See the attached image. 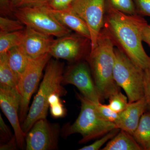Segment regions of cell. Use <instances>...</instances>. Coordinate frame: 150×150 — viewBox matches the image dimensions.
<instances>
[{
    "label": "cell",
    "instance_id": "6da1fadb",
    "mask_svg": "<svg viewBox=\"0 0 150 150\" xmlns=\"http://www.w3.org/2000/svg\"><path fill=\"white\" fill-rule=\"evenodd\" d=\"M146 23L139 14H126L108 4L103 28L115 46L144 70L150 66V57L142 45V30Z\"/></svg>",
    "mask_w": 150,
    "mask_h": 150
},
{
    "label": "cell",
    "instance_id": "7a4b0ae2",
    "mask_svg": "<svg viewBox=\"0 0 150 150\" xmlns=\"http://www.w3.org/2000/svg\"><path fill=\"white\" fill-rule=\"evenodd\" d=\"M114 48L112 40L102 28L96 46L91 49L86 57L100 102L121 91L113 78Z\"/></svg>",
    "mask_w": 150,
    "mask_h": 150
},
{
    "label": "cell",
    "instance_id": "3957f363",
    "mask_svg": "<svg viewBox=\"0 0 150 150\" xmlns=\"http://www.w3.org/2000/svg\"><path fill=\"white\" fill-rule=\"evenodd\" d=\"M63 74L62 63L57 59H50L46 65L45 74L38 91L22 125V129L26 135L36 121L46 118L49 107L48 99L51 95L57 93L61 96L66 95L67 91L62 86Z\"/></svg>",
    "mask_w": 150,
    "mask_h": 150
},
{
    "label": "cell",
    "instance_id": "277c9868",
    "mask_svg": "<svg viewBox=\"0 0 150 150\" xmlns=\"http://www.w3.org/2000/svg\"><path fill=\"white\" fill-rule=\"evenodd\" d=\"M76 93L81 103V111L74 123L67 128L66 135L79 133L82 137L79 143L84 144L118 128L115 123L105 121L100 116L95 103L82 95Z\"/></svg>",
    "mask_w": 150,
    "mask_h": 150
},
{
    "label": "cell",
    "instance_id": "5b68a950",
    "mask_svg": "<svg viewBox=\"0 0 150 150\" xmlns=\"http://www.w3.org/2000/svg\"><path fill=\"white\" fill-rule=\"evenodd\" d=\"M115 64L113 78L115 82L126 92L129 103L144 97V70L137 66L124 52L114 48Z\"/></svg>",
    "mask_w": 150,
    "mask_h": 150
},
{
    "label": "cell",
    "instance_id": "8992f818",
    "mask_svg": "<svg viewBox=\"0 0 150 150\" xmlns=\"http://www.w3.org/2000/svg\"><path fill=\"white\" fill-rule=\"evenodd\" d=\"M14 16L24 25L38 31L57 38L71 33V30L63 25L48 9V6L16 9Z\"/></svg>",
    "mask_w": 150,
    "mask_h": 150
},
{
    "label": "cell",
    "instance_id": "52a82bcc",
    "mask_svg": "<svg viewBox=\"0 0 150 150\" xmlns=\"http://www.w3.org/2000/svg\"><path fill=\"white\" fill-rule=\"evenodd\" d=\"M48 53L35 58L28 57V62L24 72L18 84V90L21 100L19 112L20 123L25 120L31 97L36 91L44 68L51 59Z\"/></svg>",
    "mask_w": 150,
    "mask_h": 150
},
{
    "label": "cell",
    "instance_id": "ba28073f",
    "mask_svg": "<svg viewBox=\"0 0 150 150\" xmlns=\"http://www.w3.org/2000/svg\"><path fill=\"white\" fill-rule=\"evenodd\" d=\"M106 0H74L71 7L86 23L91 35V49L96 45L97 40L103 24Z\"/></svg>",
    "mask_w": 150,
    "mask_h": 150
},
{
    "label": "cell",
    "instance_id": "9c48e42d",
    "mask_svg": "<svg viewBox=\"0 0 150 150\" xmlns=\"http://www.w3.org/2000/svg\"><path fill=\"white\" fill-rule=\"evenodd\" d=\"M89 43L91 42L88 38L71 33L54 40L48 54L57 59L79 62L86 55Z\"/></svg>",
    "mask_w": 150,
    "mask_h": 150
},
{
    "label": "cell",
    "instance_id": "30bf717a",
    "mask_svg": "<svg viewBox=\"0 0 150 150\" xmlns=\"http://www.w3.org/2000/svg\"><path fill=\"white\" fill-rule=\"evenodd\" d=\"M90 69L87 63L79 61L64 73L62 84L75 86L84 97L97 105L101 102Z\"/></svg>",
    "mask_w": 150,
    "mask_h": 150
},
{
    "label": "cell",
    "instance_id": "8fae6325",
    "mask_svg": "<svg viewBox=\"0 0 150 150\" xmlns=\"http://www.w3.org/2000/svg\"><path fill=\"white\" fill-rule=\"evenodd\" d=\"M20 94L16 88L0 86V106L13 128L18 147L23 149L26 135L20 126L18 111L21 104Z\"/></svg>",
    "mask_w": 150,
    "mask_h": 150
},
{
    "label": "cell",
    "instance_id": "7c38bea8",
    "mask_svg": "<svg viewBox=\"0 0 150 150\" xmlns=\"http://www.w3.org/2000/svg\"><path fill=\"white\" fill-rule=\"evenodd\" d=\"M59 129L46 118L35 123L25 138L26 150H51L58 149Z\"/></svg>",
    "mask_w": 150,
    "mask_h": 150
},
{
    "label": "cell",
    "instance_id": "4fadbf2b",
    "mask_svg": "<svg viewBox=\"0 0 150 150\" xmlns=\"http://www.w3.org/2000/svg\"><path fill=\"white\" fill-rule=\"evenodd\" d=\"M52 36L25 27L24 37L20 46L28 57L37 58L48 53L54 40Z\"/></svg>",
    "mask_w": 150,
    "mask_h": 150
},
{
    "label": "cell",
    "instance_id": "5bb4252c",
    "mask_svg": "<svg viewBox=\"0 0 150 150\" xmlns=\"http://www.w3.org/2000/svg\"><path fill=\"white\" fill-rule=\"evenodd\" d=\"M147 109V105L144 98L129 103L126 108L118 113V118L115 123L117 128L124 130L133 136L140 119Z\"/></svg>",
    "mask_w": 150,
    "mask_h": 150
},
{
    "label": "cell",
    "instance_id": "9a60e30c",
    "mask_svg": "<svg viewBox=\"0 0 150 150\" xmlns=\"http://www.w3.org/2000/svg\"><path fill=\"white\" fill-rule=\"evenodd\" d=\"M49 10L63 25L91 40V35L88 26L71 8L56 10L48 6Z\"/></svg>",
    "mask_w": 150,
    "mask_h": 150
},
{
    "label": "cell",
    "instance_id": "2e32d148",
    "mask_svg": "<svg viewBox=\"0 0 150 150\" xmlns=\"http://www.w3.org/2000/svg\"><path fill=\"white\" fill-rule=\"evenodd\" d=\"M7 55L9 65L18 86L19 81L27 67L28 57L20 45L9 50L7 52Z\"/></svg>",
    "mask_w": 150,
    "mask_h": 150
},
{
    "label": "cell",
    "instance_id": "e0dca14e",
    "mask_svg": "<svg viewBox=\"0 0 150 150\" xmlns=\"http://www.w3.org/2000/svg\"><path fill=\"white\" fill-rule=\"evenodd\" d=\"M103 150H143L132 135L120 129Z\"/></svg>",
    "mask_w": 150,
    "mask_h": 150
},
{
    "label": "cell",
    "instance_id": "ac0fdd59",
    "mask_svg": "<svg viewBox=\"0 0 150 150\" xmlns=\"http://www.w3.org/2000/svg\"><path fill=\"white\" fill-rule=\"evenodd\" d=\"M133 136L143 150H150V110L142 115Z\"/></svg>",
    "mask_w": 150,
    "mask_h": 150
},
{
    "label": "cell",
    "instance_id": "d6986e66",
    "mask_svg": "<svg viewBox=\"0 0 150 150\" xmlns=\"http://www.w3.org/2000/svg\"><path fill=\"white\" fill-rule=\"evenodd\" d=\"M0 86L18 90L17 83L9 65L7 53L0 54Z\"/></svg>",
    "mask_w": 150,
    "mask_h": 150
},
{
    "label": "cell",
    "instance_id": "ffe728a7",
    "mask_svg": "<svg viewBox=\"0 0 150 150\" xmlns=\"http://www.w3.org/2000/svg\"><path fill=\"white\" fill-rule=\"evenodd\" d=\"M24 29L8 33H0V54H5L11 48L21 45Z\"/></svg>",
    "mask_w": 150,
    "mask_h": 150
},
{
    "label": "cell",
    "instance_id": "44dd1931",
    "mask_svg": "<svg viewBox=\"0 0 150 150\" xmlns=\"http://www.w3.org/2000/svg\"><path fill=\"white\" fill-rule=\"evenodd\" d=\"M108 4L113 8L130 15H137L133 0H107Z\"/></svg>",
    "mask_w": 150,
    "mask_h": 150
},
{
    "label": "cell",
    "instance_id": "7402d4cb",
    "mask_svg": "<svg viewBox=\"0 0 150 150\" xmlns=\"http://www.w3.org/2000/svg\"><path fill=\"white\" fill-rule=\"evenodd\" d=\"M24 25L18 20L6 16L0 17V33H8L24 29Z\"/></svg>",
    "mask_w": 150,
    "mask_h": 150
},
{
    "label": "cell",
    "instance_id": "603a6c76",
    "mask_svg": "<svg viewBox=\"0 0 150 150\" xmlns=\"http://www.w3.org/2000/svg\"><path fill=\"white\" fill-rule=\"evenodd\" d=\"M61 96L59 94L54 93L51 95L48 99L50 112L54 118H62L66 115V111L60 99Z\"/></svg>",
    "mask_w": 150,
    "mask_h": 150
},
{
    "label": "cell",
    "instance_id": "cb8c5ba5",
    "mask_svg": "<svg viewBox=\"0 0 150 150\" xmlns=\"http://www.w3.org/2000/svg\"><path fill=\"white\" fill-rule=\"evenodd\" d=\"M128 97L121 93V91L112 95L109 98L108 106L115 112H122L128 105Z\"/></svg>",
    "mask_w": 150,
    "mask_h": 150
},
{
    "label": "cell",
    "instance_id": "d4e9b609",
    "mask_svg": "<svg viewBox=\"0 0 150 150\" xmlns=\"http://www.w3.org/2000/svg\"><path fill=\"white\" fill-rule=\"evenodd\" d=\"M120 129L118 128H115L112 129L107 134L103 136L101 139L96 141L91 144L85 146L79 149V150H98L100 149L108 141L111 139L118 134Z\"/></svg>",
    "mask_w": 150,
    "mask_h": 150
},
{
    "label": "cell",
    "instance_id": "484cf974",
    "mask_svg": "<svg viewBox=\"0 0 150 150\" xmlns=\"http://www.w3.org/2000/svg\"><path fill=\"white\" fill-rule=\"evenodd\" d=\"M96 108L100 116L105 121L115 123L118 118V113L112 110L108 105H103L100 103L96 104Z\"/></svg>",
    "mask_w": 150,
    "mask_h": 150
},
{
    "label": "cell",
    "instance_id": "4316f807",
    "mask_svg": "<svg viewBox=\"0 0 150 150\" xmlns=\"http://www.w3.org/2000/svg\"><path fill=\"white\" fill-rule=\"evenodd\" d=\"M15 10L25 7L48 6L50 0H11Z\"/></svg>",
    "mask_w": 150,
    "mask_h": 150
},
{
    "label": "cell",
    "instance_id": "83f0119b",
    "mask_svg": "<svg viewBox=\"0 0 150 150\" xmlns=\"http://www.w3.org/2000/svg\"><path fill=\"white\" fill-rule=\"evenodd\" d=\"M138 14L150 17V0H134Z\"/></svg>",
    "mask_w": 150,
    "mask_h": 150
},
{
    "label": "cell",
    "instance_id": "f1b7e54d",
    "mask_svg": "<svg viewBox=\"0 0 150 150\" xmlns=\"http://www.w3.org/2000/svg\"><path fill=\"white\" fill-rule=\"evenodd\" d=\"M144 70V98L146 102L147 109L150 110V66Z\"/></svg>",
    "mask_w": 150,
    "mask_h": 150
},
{
    "label": "cell",
    "instance_id": "f546056e",
    "mask_svg": "<svg viewBox=\"0 0 150 150\" xmlns=\"http://www.w3.org/2000/svg\"><path fill=\"white\" fill-rule=\"evenodd\" d=\"M0 11L2 16H14L15 10L11 0H0Z\"/></svg>",
    "mask_w": 150,
    "mask_h": 150
},
{
    "label": "cell",
    "instance_id": "4dcf8cb0",
    "mask_svg": "<svg viewBox=\"0 0 150 150\" xmlns=\"http://www.w3.org/2000/svg\"><path fill=\"white\" fill-rule=\"evenodd\" d=\"M74 0H50L48 6L56 10L66 9L71 7Z\"/></svg>",
    "mask_w": 150,
    "mask_h": 150
},
{
    "label": "cell",
    "instance_id": "1f68e13d",
    "mask_svg": "<svg viewBox=\"0 0 150 150\" xmlns=\"http://www.w3.org/2000/svg\"><path fill=\"white\" fill-rule=\"evenodd\" d=\"M0 131H1V139L2 141L6 142L10 141L13 136L8 126L6 125L3 120L1 114H0Z\"/></svg>",
    "mask_w": 150,
    "mask_h": 150
},
{
    "label": "cell",
    "instance_id": "d6a6232c",
    "mask_svg": "<svg viewBox=\"0 0 150 150\" xmlns=\"http://www.w3.org/2000/svg\"><path fill=\"white\" fill-rule=\"evenodd\" d=\"M142 37L143 41L146 43L150 47V24H148L147 22L142 27Z\"/></svg>",
    "mask_w": 150,
    "mask_h": 150
},
{
    "label": "cell",
    "instance_id": "836d02e7",
    "mask_svg": "<svg viewBox=\"0 0 150 150\" xmlns=\"http://www.w3.org/2000/svg\"><path fill=\"white\" fill-rule=\"evenodd\" d=\"M16 146H18L16 139L15 136H14L6 144L1 145L0 149L1 150H15L16 149Z\"/></svg>",
    "mask_w": 150,
    "mask_h": 150
}]
</instances>
